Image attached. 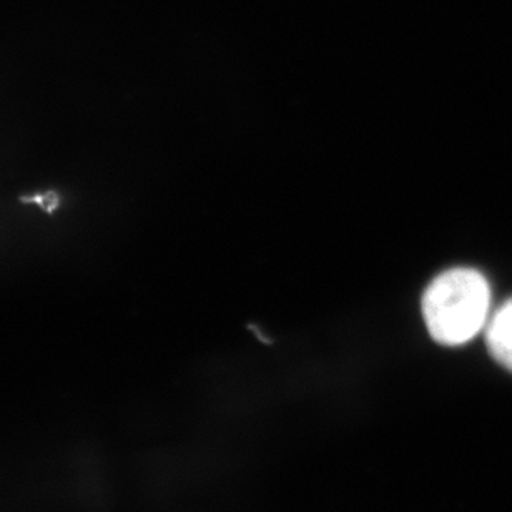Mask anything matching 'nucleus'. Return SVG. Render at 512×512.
I'll return each instance as SVG.
<instances>
[{
  "instance_id": "2",
  "label": "nucleus",
  "mask_w": 512,
  "mask_h": 512,
  "mask_svg": "<svg viewBox=\"0 0 512 512\" xmlns=\"http://www.w3.org/2000/svg\"><path fill=\"white\" fill-rule=\"evenodd\" d=\"M486 343L494 360L512 371V300L491 316L486 325Z\"/></svg>"
},
{
  "instance_id": "3",
  "label": "nucleus",
  "mask_w": 512,
  "mask_h": 512,
  "mask_svg": "<svg viewBox=\"0 0 512 512\" xmlns=\"http://www.w3.org/2000/svg\"><path fill=\"white\" fill-rule=\"evenodd\" d=\"M24 203H37L40 207L44 208L45 212L52 213L55 208L60 205L59 195L55 192L40 193V195H30V197L22 198Z\"/></svg>"
},
{
  "instance_id": "1",
  "label": "nucleus",
  "mask_w": 512,
  "mask_h": 512,
  "mask_svg": "<svg viewBox=\"0 0 512 512\" xmlns=\"http://www.w3.org/2000/svg\"><path fill=\"white\" fill-rule=\"evenodd\" d=\"M489 306L486 278L471 268H453L434 278L424 291V323L439 345H464L488 325Z\"/></svg>"
}]
</instances>
